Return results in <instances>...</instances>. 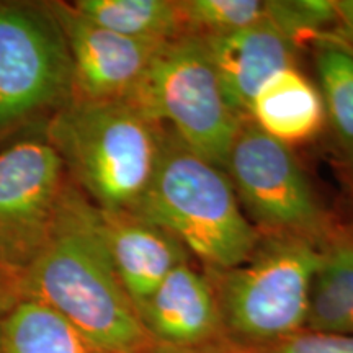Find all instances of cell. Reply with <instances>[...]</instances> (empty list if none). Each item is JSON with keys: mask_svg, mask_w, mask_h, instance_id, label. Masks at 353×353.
Returning <instances> with one entry per match:
<instances>
[{"mask_svg": "<svg viewBox=\"0 0 353 353\" xmlns=\"http://www.w3.org/2000/svg\"><path fill=\"white\" fill-rule=\"evenodd\" d=\"M267 19L296 44L307 37H329L341 25L335 0H273L267 2Z\"/></svg>", "mask_w": 353, "mask_h": 353, "instance_id": "19", "label": "cell"}, {"mask_svg": "<svg viewBox=\"0 0 353 353\" xmlns=\"http://www.w3.org/2000/svg\"><path fill=\"white\" fill-rule=\"evenodd\" d=\"M0 353H97L63 316L26 298L3 321Z\"/></svg>", "mask_w": 353, "mask_h": 353, "instance_id": "16", "label": "cell"}, {"mask_svg": "<svg viewBox=\"0 0 353 353\" xmlns=\"http://www.w3.org/2000/svg\"><path fill=\"white\" fill-rule=\"evenodd\" d=\"M249 118L273 139L291 145L314 138L325 121V110L319 88L296 68H288L265 82Z\"/></svg>", "mask_w": 353, "mask_h": 353, "instance_id": "13", "label": "cell"}, {"mask_svg": "<svg viewBox=\"0 0 353 353\" xmlns=\"http://www.w3.org/2000/svg\"><path fill=\"white\" fill-rule=\"evenodd\" d=\"M26 298L46 304L97 353H145L152 341L123 288L100 211L65 193L46 242L21 273Z\"/></svg>", "mask_w": 353, "mask_h": 353, "instance_id": "1", "label": "cell"}, {"mask_svg": "<svg viewBox=\"0 0 353 353\" xmlns=\"http://www.w3.org/2000/svg\"><path fill=\"white\" fill-rule=\"evenodd\" d=\"M322 245L307 236H267L244 263L206 272L228 341L260 350L303 332Z\"/></svg>", "mask_w": 353, "mask_h": 353, "instance_id": "4", "label": "cell"}, {"mask_svg": "<svg viewBox=\"0 0 353 353\" xmlns=\"http://www.w3.org/2000/svg\"><path fill=\"white\" fill-rule=\"evenodd\" d=\"M348 182H350V192L353 196V156L350 157V174H348Z\"/></svg>", "mask_w": 353, "mask_h": 353, "instance_id": "24", "label": "cell"}, {"mask_svg": "<svg viewBox=\"0 0 353 353\" xmlns=\"http://www.w3.org/2000/svg\"><path fill=\"white\" fill-rule=\"evenodd\" d=\"M224 170L242 211L259 231L322 241L324 213L291 145L273 139L245 118Z\"/></svg>", "mask_w": 353, "mask_h": 353, "instance_id": "6", "label": "cell"}, {"mask_svg": "<svg viewBox=\"0 0 353 353\" xmlns=\"http://www.w3.org/2000/svg\"><path fill=\"white\" fill-rule=\"evenodd\" d=\"M139 317L157 345L200 347L228 339L208 273L198 272L190 262L165 276Z\"/></svg>", "mask_w": 353, "mask_h": 353, "instance_id": "11", "label": "cell"}, {"mask_svg": "<svg viewBox=\"0 0 353 353\" xmlns=\"http://www.w3.org/2000/svg\"><path fill=\"white\" fill-rule=\"evenodd\" d=\"M176 3L185 32L198 37L236 32L267 17V2L260 0H182Z\"/></svg>", "mask_w": 353, "mask_h": 353, "instance_id": "18", "label": "cell"}, {"mask_svg": "<svg viewBox=\"0 0 353 353\" xmlns=\"http://www.w3.org/2000/svg\"><path fill=\"white\" fill-rule=\"evenodd\" d=\"M334 34L339 39H341V41L345 44V46H348L353 51V37H348V34H345V33H341V32H339V30H337V32H334Z\"/></svg>", "mask_w": 353, "mask_h": 353, "instance_id": "23", "label": "cell"}, {"mask_svg": "<svg viewBox=\"0 0 353 353\" xmlns=\"http://www.w3.org/2000/svg\"><path fill=\"white\" fill-rule=\"evenodd\" d=\"M125 101L156 125L169 126L187 148L223 169L244 121L224 99L198 34L162 44Z\"/></svg>", "mask_w": 353, "mask_h": 353, "instance_id": "5", "label": "cell"}, {"mask_svg": "<svg viewBox=\"0 0 353 353\" xmlns=\"http://www.w3.org/2000/svg\"><path fill=\"white\" fill-rule=\"evenodd\" d=\"M74 8L99 26L128 38L165 43L188 34L179 3L172 0H79Z\"/></svg>", "mask_w": 353, "mask_h": 353, "instance_id": "15", "label": "cell"}, {"mask_svg": "<svg viewBox=\"0 0 353 353\" xmlns=\"http://www.w3.org/2000/svg\"><path fill=\"white\" fill-rule=\"evenodd\" d=\"M100 219L114 270L139 314L165 276L192 255L165 229L131 213L100 211Z\"/></svg>", "mask_w": 353, "mask_h": 353, "instance_id": "12", "label": "cell"}, {"mask_svg": "<svg viewBox=\"0 0 353 353\" xmlns=\"http://www.w3.org/2000/svg\"><path fill=\"white\" fill-rule=\"evenodd\" d=\"M130 213L165 229L206 272L244 263L262 234L242 211L231 180L162 126V148L148 188Z\"/></svg>", "mask_w": 353, "mask_h": 353, "instance_id": "2", "label": "cell"}, {"mask_svg": "<svg viewBox=\"0 0 353 353\" xmlns=\"http://www.w3.org/2000/svg\"><path fill=\"white\" fill-rule=\"evenodd\" d=\"M316 72L325 118L335 138L353 156V51L335 34L321 38L316 51Z\"/></svg>", "mask_w": 353, "mask_h": 353, "instance_id": "17", "label": "cell"}, {"mask_svg": "<svg viewBox=\"0 0 353 353\" xmlns=\"http://www.w3.org/2000/svg\"><path fill=\"white\" fill-rule=\"evenodd\" d=\"M48 143L105 213H130L151 182L162 126L125 100H69L52 118Z\"/></svg>", "mask_w": 353, "mask_h": 353, "instance_id": "3", "label": "cell"}, {"mask_svg": "<svg viewBox=\"0 0 353 353\" xmlns=\"http://www.w3.org/2000/svg\"><path fill=\"white\" fill-rule=\"evenodd\" d=\"M252 353H353V335L299 332L275 345Z\"/></svg>", "mask_w": 353, "mask_h": 353, "instance_id": "20", "label": "cell"}, {"mask_svg": "<svg viewBox=\"0 0 353 353\" xmlns=\"http://www.w3.org/2000/svg\"><path fill=\"white\" fill-rule=\"evenodd\" d=\"M50 10L68 44L72 69L70 100H125L164 44L110 32L63 3Z\"/></svg>", "mask_w": 353, "mask_h": 353, "instance_id": "9", "label": "cell"}, {"mask_svg": "<svg viewBox=\"0 0 353 353\" xmlns=\"http://www.w3.org/2000/svg\"><path fill=\"white\" fill-rule=\"evenodd\" d=\"M145 353H252L247 348H242L231 341H221L216 343H208V345L200 347H167V345H157L152 343Z\"/></svg>", "mask_w": 353, "mask_h": 353, "instance_id": "21", "label": "cell"}, {"mask_svg": "<svg viewBox=\"0 0 353 353\" xmlns=\"http://www.w3.org/2000/svg\"><path fill=\"white\" fill-rule=\"evenodd\" d=\"M304 332L353 335V237L322 245V262L309 291Z\"/></svg>", "mask_w": 353, "mask_h": 353, "instance_id": "14", "label": "cell"}, {"mask_svg": "<svg viewBox=\"0 0 353 353\" xmlns=\"http://www.w3.org/2000/svg\"><path fill=\"white\" fill-rule=\"evenodd\" d=\"M201 38L224 99L244 120L265 82L294 68L298 44L267 17L236 32Z\"/></svg>", "mask_w": 353, "mask_h": 353, "instance_id": "10", "label": "cell"}, {"mask_svg": "<svg viewBox=\"0 0 353 353\" xmlns=\"http://www.w3.org/2000/svg\"><path fill=\"white\" fill-rule=\"evenodd\" d=\"M69 97L70 57L51 10L0 3V126Z\"/></svg>", "mask_w": 353, "mask_h": 353, "instance_id": "7", "label": "cell"}, {"mask_svg": "<svg viewBox=\"0 0 353 353\" xmlns=\"http://www.w3.org/2000/svg\"><path fill=\"white\" fill-rule=\"evenodd\" d=\"M335 8L339 13V32L353 37V0H335Z\"/></svg>", "mask_w": 353, "mask_h": 353, "instance_id": "22", "label": "cell"}, {"mask_svg": "<svg viewBox=\"0 0 353 353\" xmlns=\"http://www.w3.org/2000/svg\"><path fill=\"white\" fill-rule=\"evenodd\" d=\"M64 164L48 141L0 152V265L25 272L50 236L65 196Z\"/></svg>", "mask_w": 353, "mask_h": 353, "instance_id": "8", "label": "cell"}]
</instances>
